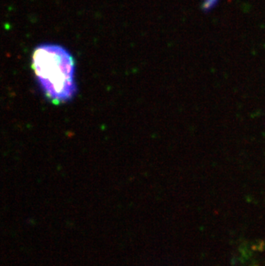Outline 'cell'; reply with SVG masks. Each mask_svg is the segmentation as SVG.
Returning <instances> with one entry per match:
<instances>
[{
  "label": "cell",
  "mask_w": 265,
  "mask_h": 266,
  "mask_svg": "<svg viewBox=\"0 0 265 266\" xmlns=\"http://www.w3.org/2000/svg\"><path fill=\"white\" fill-rule=\"evenodd\" d=\"M217 2L218 0H204V3L202 4L203 10L207 11V10H209L212 8L216 5Z\"/></svg>",
  "instance_id": "2"
},
{
  "label": "cell",
  "mask_w": 265,
  "mask_h": 266,
  "mask_svg": "<svg viewBox=\"0 0 265 266\" xmlns=\"http://www.w3.org/2000/svg\"><path fill=\"white\" fill-rule=\"evenodd\" d=\"M32 66L44 95L52 102H68L77 93L75 63L66 48L51 44L38 47Z\"/></svg>",
  "instance_id": "1"
}]
</instances>
